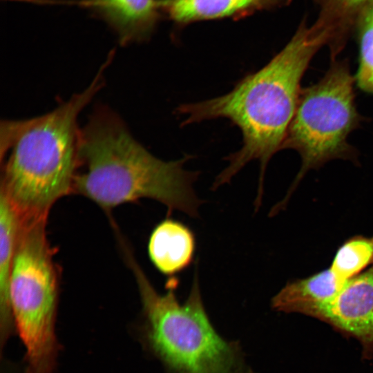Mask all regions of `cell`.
I'll list each match as a JSON object with an SVG mask.
<instances>
[{
  "label": "cell",
  "instance_id": "6da1fadb",
  "mask_svg": "<svg viewBox=\"0 0 373 373\" xmlns=\"http://www.w3.org/2000/svg\"><path fill=\"white\" fill-rule=\"evenodd\" d=\"M335 26L326 19L302 26L266 65L241 79L229 93L207 100L182 104L175 110L182 126L203 121L227 119L241 131L242 144L225 160L212 189L229 183L247 163L260 164L255 210L261 205L267 164L283 149L302 88L301 79L310 61L332 42Z\"/></svg>",
  "mask_w": 373,
  "mask_h": 373
},
{
  "label": "cell",
  "instance_id": "7a4b0ae2",
  "mask_svg": "<svg viewBox=\"0 0 373 373\" xmlns=\"http://www.w3.org/2000/svg\"><path fill=\"white\" fill-rule=\"evenodd\" d=\"M191 157L157 158L132 136L115 113L100 108L80 129L73 193L108 211L119 204L150 198L165 205L168 216L179 211L198 218L204 201L193 189L199 172L184 169Z\"/></svg>",
  "mask_w": 373,
  "mask_h": 373
},
{
  "label": "cell",
  "instance_id": "3957f363",
  "mask_svg": "<svg viewBox=\"0 0 373 373\" xmlns=\"http://www.w3.org/2000/svg\"><path fill=\"white\" fill-rule=\"evenodd\" d=\"M110 62L102 66L85 90L50 112L1 121V191L21 218H48L54 204L73 193L79 166L77 118L102 88Z\"/></svg>",
  "mask_w": 373,
  "mask_h": 373
},
{
  "label": "cell",
  "instance_id": "277c9868",
  "mask_svg": "<svg viewBox=\"0 0 373 373\" xmlns=\"http://www.w3.org/2000/svg\"><path fill=\"white\" fill-rule=\"evenodd\" d=\"M142 303L138 338L169 373H254L237 344L223 339L213 327L202 299L198 269L183 304L175 291L177 277L169 278L159 294L131 251L124 249Z\"/></svg>",
  "mask_w": 373,
  "mask_h": 373
},
{
  "label": "cell",
  "instance_id": "5b68a950",
  "mask_svg": "<svg viewBox=\"0 0 373 373\" xmlns=\"http://www.w3.org/2000/svg\"><path fill=\"white\" fill-rule=\"evenodd\" d=\"M47 218L21 219L10 278V310L26 349V373H54L59 350L58 272L46 236Z\"/></svg>",
  "mask_w": 373,
  "mask_h": 373
},
{
  "label": "cell",
  "instance_id": "8992f818",
  "mask_svg": "<svg viewBox=\"0 0 373 373\" xmlns=\"http://www.w3.org/2000/svg\"><path fill=\"white\" fill-rule=\"evenodd\" d=\"M355 82L348 64L334 61L317 83L302 88L282 149L297 151L301 167L284 199L271 209L270 216L286 207L309 171L334 159L354 158L347 139L361 120L354 102Z\"/></svg>",
  "mask_w": 373,
  "mask_h": 373
},
{
  "label": "cell",
  "instance_id": "52a82bcc",
  "mask_svg": "<svg viewBox=\"0 0 373 373\" xmlns=\"http://www.w3.org/2000/svg\"><path fill=\"white\" fill-rule=\"evenodd\" d=\"M361 345V358H373V265L347 281L335 296L316 315Z\"/></svg>",
  "mask_w": 373,
  "mask_h": 373
},
{
  "label": "cell",
  "instance_id": "ba28073f",
  "mask_svg": "<svg viewBox=\"0 0 373 373\" xmlns=\"http://www.w3.org/2000/svg\"><path fill=\"white\" fill-rule=\"evenodd\" d=\"M81 4L104 20L122 45L148 39L162 13L160 0H84Z\"/></svg>",
  "mask_w": 373,
  "mask_h": 373
},
{
  "label": "cell",
  "instance_id": "9c48e42d",
  "mask_svg": "<svg viewBox=\"0 0 373 373\" xmlns=\"http://www.w3.org/2000/svg\"><path fill=\"white\" fill-rule=\"evenodd\" d=\"M345 283L329 267L309 276L288 281L272 298L271 307L278 312L314 318Z\"/></svg>",
  "mask_w": 373,
  "mask_h": 373
},
{
  "label": "cell",
  "instance_id": "30bf717a",
  "mask_svg": "<svg viewBox=\"0 0 373 373\" xmlns=\"http://www.w3.org/2000/svg\"><path fill=\"white\" fill-rule=\"evenodd\" d=\"M195 247L193 231L185 224L166 218L151 232L148 253L154 267L163 275L173 278L193 262Z\"/></svg>",
  "mask_w": 373,
  "mask_h": 373
},
{
  "label": "cell",
  "instance_id": "8fae6325",
  "mask_svg": "<svg viewBox=\"0 0 373 373\" xmlns=\"http://www.w3.org/2000/svg\"><path fill=\"white\" fill-rule=\"evenodd\" d=\"M21 219L20 215L1 191L0 194V336L3 348L16 332L12 316L9 284Z\"/></svg>",
  "mask_w": 373,
  "mask_h": 373
},
{
  "label": "cell",
  "instance_id": "7c38bea8",
  "mask_svg": "<svg viewBox=\"0 0 373 373\" xmlns=\"http://www.w3.org/2000/svg\"><path fill=\"white\" fill-rule=\"evenodd\" d=\"M278 0H160L162 12L178 25L239 18L268 8Z\"/></svg>",
  "mask_w": 373,
  "mask_h": 373
},
{
  "label": "cell",
  "instance_id": "4fadbf2b",
  "mask_svg": "<svg viewBox=\"0 0 373 373\" xmlns=\"http://www.w3.org/2000/svg\"><path fill=\"white\" fill-rule=\"evenodd\" d=\"M373 265V236L356 235L336 250L330 268L347 282Z\"/></svg>",
  "mask_w": 373,
  "mask_h": 373
},
{
  "label": "cell",
  "instance_id": "5bb4252c",
  "mask_svg": "<svg viewBox=\"0 0 373 373\" xmlns=\"http://www.w3.org/2000/svg\"><path fill=\"white\" fill-rule=\"evenodd\" d=\"M359 54L356 83L363 91L373 94V22L365 30Z\"/></svg>",
  "mask_w": 373,
  "mask_h": 373
},
{
  "label": "cell",
  "instance_id": "9a60e30c",
  "mask_svg": "<svg viewBox=\"0 0 373 373\" xmlns=\"http://www.w3.org/2000/svg\"><path fill=\"white\" fill-rule=\"evenodd\" d=\"M345 5L349 6H356L361 4L366 0H338Z\"/></svg>",
  "mask_w": 373,
  "mask_h": 373
},
{
  "label": "cell",
  "instance_id": "2e32d148",
  "mask_svg": "<svg viewBox=\"0 0 373 373\" xmlns=\"http://www.w3.org/2000/svg\"><path fill=\"white\" fill-rule=\"evenodd\" d=\"M17 1H33V0H17Z\"/></svg>",
  "mask_w": 373,
  "mask_h": 373
}]
</instances>
